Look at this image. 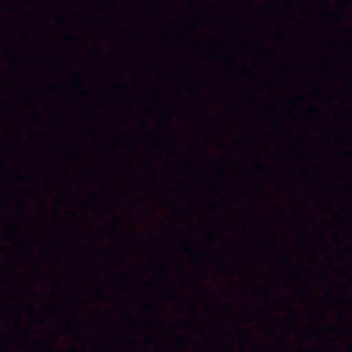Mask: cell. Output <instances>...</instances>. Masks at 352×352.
I'll return each mask as SVG.
<instances>
[]
</instances>
